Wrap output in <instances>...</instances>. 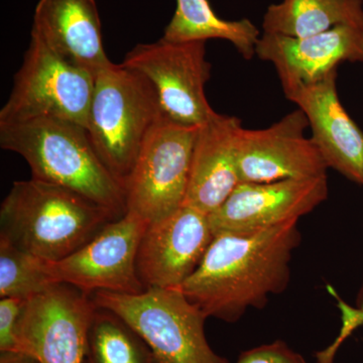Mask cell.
<instances>
[{
    "label": "cell",
    "mask_w": 363,
    "mask_h": 363,
    "mask_svg": "<svg viewBox=\"0 0 363 363\" xmlns=\"http://www.w3.org/2000/svg\"><path fill=\"white\" fill-rule=\"evenodd\" d=\"M301 109L264 130L241 128L238 143L240 183L304 180L327 176L328 166L311 138Z\"/></svg>",
    "instance_id": "cell-11"
},
{
    "label": "cell",
    "mask_w": 363,
    "mask_h": 363,
    "mask_svg": "<svg viewBox=\"0 0 363 363\" xmlns=\"http://www.w3.org/2000/svg\"><path fill=\"white\" fill-rule=\"evenodd\" d=\"M32 35L94 77L111 66L95 0H39Z\"/></svg>",
    "instance_id": "cell-17"
},
{
    "label": "cell",
    "mask_w": 363,
    "mask_h": 363,
    "mask_svg": "<svg viewBox=\"0 0 363 363\" xmlns=\"http://www.w3.org/2000/svg\"><path fill=\"white\" fill-rule=\"evenodd\" d=\"M298 220L250 233L215 234L201 264L179 290L207 318L235 323L288 288Z\"/></svg>",
    "instance_id": "cell-1"
},
{
    "label": "cell",
    "mask_w": 363,
    "mask_h": 363,
    "mask_svg": "<svg viewBox=\"0 0 363 363\" xmlns=\"http://www.w3.org/2000/svg\"><path fill=\"white\" fill-rule=\"evenodd\" d=\"M198 130L164 116L157 121L124 185L126 211L152 223L183 206Z\"/></svg>",
    "instance_id": "cell-7"
},
{
    "label": "cell",
    "mask_w": 363,
    "mask_h": 363,
    "mask_svg": "<svg viewBox=\"0 0 363 363\" xmlns=\"http://www.w3.org/2000/svg\"><path fill=\"white\" fill-rule=\"evenodd\" d=\"M328 176L304 180L240 183L209 215L214 234L250 233L311 213L328 198Z\"/></svg>",
    "instance_id": "cell-13"
},
{
    "label": "cell",
    "mask_w": 363,
    "mask_h": 363,
    "mask_svg": "<svg viewBox=\"0 0 363 363\" xmlns=\"http://www.w3.org/2000/svg\"><path fill=\"white\" fill-rule=\"evenodd\" d=\"M0 363H40L35 358L18 352V351H4L0 352Z\"/></svg>",
    "instance_id": "cell-25"
},
{
    "label": "cell",
    "mask_w": 363,
    "mask_h": 363,
    "mask_svg": "<svg viewBox=\"0 0 363 363\" xmlns=\"http://www.w3.org/2000/svg\"><path fill=\"white\" fill-rule=\"evenodd\" d=\"M92 298L97 308L114 313L140 334L156 363H228L208 342L207 317L179 289L99 291Z\"/></svg>",
    "instance_id": "cell-5"
},
{
    "label": "cell",
    "mask_w": 363,
    "mask_h": 363,
    "mask_svg": "<svg viewBox=\"0 0 363 363\" xmlns=\"http://www.w3.org/2000/svg\"><path fill=\"white\" fill-rule=\"evenodd\" d=\"M175 13L164 28L162 39L169 42L228 40L243 58L255 56L259 28L247 18L225 21L219 18L208 0H176Z\"/></svg>",
    "instance_id": "cell-19"
},
{
    "label": "cell",
    "mask_w": 363,
    "mask_h": 363,
    "mask_svg": "<svg viewBox=\"0 0 363 363\" xmlns=\"http://www.w3.org/2000/svg\"><path fill=\"white\" fill-rule=\"evenodd\" d=\"M337 70L284 88L286 97L307 117L313 143L329 169L363 186V133L348 116L337 93Z\"/></svg>",
    "instance_id": "cell-14"
},
{
    "label": "cell",
    "mask_w": 363,
    "mask_h": 363,
    "mask_svg": "<svg viewBox=\"0 0 363 363\" xmlns=\"http://www.w3.org/2000/svg\"><path fill=\"white\" fill-rule=\"evenodd\" d=\"M95 77L69 63L38 38H30L13 89L0 111V124L37 117L66 119L87 128Z\"/></svg>",
    "instance_id": "cell-6"
},
{
    "label": "cell",
    "mask_w": 363,
    "mask_h": 363,
    "mask_svg": "<svg viewBox=\"0 0 363 363\" xmlns=\"http://www.w3.org/2000/svg\"><path fill=\"white\" fill-rule=\"evenodd\" d=\"M236 363H307L284 341L257 346L241 353Z\"/></svg>",
    "instance_id": "cell-24"
},
{
    "label": "cell",
    "mask_w": 363,
    "mask_h": 363,
    "mask_svg": "<svg viewBox=\"0 0 363 363\" xmlns=\"http://www.w3.org/2000/svg\"><path fill=\"white\" fill-rule=\"evenodd\" d=\"M255 55L274 66L283 89L305 84L337 70L343 62H363V28L339 26L306 38L264 33Z\"/></svg>",
    "instance_id": "cell-15"
},
{
    "label": "cell",
    "mask_w": 363,
    "mask_h": 363,
    "mask_svg": "<svg viewBox=\"0 0 363 363\" xmlns=\"http://www.w3.org/2000/svg\"><path fill=\"white\" fill-rule=\"evenodd\" d=\"M111 210L70 189L30 178L16 181L0 207V238L33 257L57 262L92 240Z\"/></svg>",
    "instance_id": "cell-3"
},
{
    "label": "cell",
    "mask_w": 363,
    "mask_h": 363,
    "mask_svg": "<svg viewBox=\"0 0 363 363\" xmlns=\"http://www.w3.org/2000/svg\"><path fill=\"white\" fill-rule=\"evenodd\" d=\"M149 224L135 212L126 211L68 257L45 260V272L55 284H66L88 296L99 291L142 293L145 286L138 277L136 259Z\"/></svg>",
    "instance_id": "cell-9"
},
{
    "label": "cell",
    "mask_w": 363,
    "mask_h": 363,
    "mask_svg": "<svg viewBox=\"0 0 363 363\" xmlns=\"http://www.w3.org/2000/svg\"><path fill=\"white\" fill-rule=\"evenodd\" d=\"M162 116L156 90L143 74L114 63L97 74L86 130L98 157L123 187Z\"/></svg>",
    "instance_id": "cell-4"
},
{
    "label": "cell",
    "mask_w": 363,
    "mask_h": 363,
    "mask_svg": "<svg viewBox=\"0 0 363 363\" xmlns=\"http://www.w3.org/2000/svg\"><path fill=\"white\" fill-rule=\"evenodd\" d=\"M97 306L92 296L55 284L26 300L14 351L40 363H84L88 331Z\"/></svg>",
    "instance_id": "cell-10"
},
{
    "label": "cell",
    "mask_w": 363,
    "mask_h": 363,
    "mask_svg": "<svg viewBox=\"0 0 363 363\" xmlns=\"http://www.w3.org/2000/svg\"><path fill=\"white\" fill-rule=\"evenodd\" d=\"M339 26L363 28L362 0H283L272 4L262 21L264 33L306 38Z\"/></svg>",
    "instance_id": "cell-18"
},
{
    "label": "cell",
    "mask_w": 363,
    "mask_h": 363,
    "mask_svg": "<svg viewBox=\"0 0 363 363\" xmlns=\"http://www.w3.org/2000/svg\"><path fill=\"white\" fill-rule=\"evenodd\" d=\"M45 260L0 238V298L28 300L55 285Z\"/></svg>",
    "instance_id": "cell-21"
},
{
    "label": "cell",
    "mask_w": 363,
    "mask_h": 363,
    "mask_svg": "<svg viewBox=\"0 0 363 363\" xmlns=\"http://www.w3.org/2000/svg\"><path fill=\"white\" fill-rule=\"evenodd\" d=\"M206 42L164 39L136 45L121 65L143 74L154 86L164 116L181 125L200 128L215 111L205 86L211 75Z\"/></svg>",
    "instance_id": "cell-8"
},
{
    "label": "cell",
    "mask_w": 363,
    "mask_h": 363,
    "mask_svg": "<svg viewBox=\"0 0 363 363\" xmlns=\"http://www.w3.org/2000/svg\"><path fill=\"white\" fill-rule=\"evenodd\" d=\"M0 147L23 157L32 178L70 189L116 218L126 213L124 187L98 157L84 126L51 116L0 124Z\"/></svg>",
    "instance_id": "cell-2"
},
{
    "label": "cell",
    "mask_w": 363,
    "mask_h": 363,
    "mask_svg": "<svg viewBox=\"0 0 363 363\" xmlns=\"http://www.w3.org/2000/svg\"><path fill=\"white\" fill-rule=\"evenodd\" d=\"M214 236L209 215L188 205L150 223L136 259L143 286L179 288L200 266Z\"/></svg>",
    "instance_id": "cell-12"
},
{
    "label": "cell",
    "mask_w": 363,
    "mask_h": 363,
    "mask_svg": "<svg viewBox=\"0 0 363 363\" xmlns=\"http://www.w3.org/2000/svg\"><path fill=\"white\" fill-rule=\"evenodd\" d=\"M84 363H156L145 341L108 310L97 308L88 331Z\"/></svg>",
    "instance_id": "cell-20"
},
{
    "label": "cell",
    "mask_w": 363,
    "mask_h": 363,
    "mask_svg": "<svg viewBox=\"0 0 363 363\" xmlns=\"http://www.w3.org/2000/svg\"><path fill=\"white\" fill-rule=\"evenodd\" d=\"M241 128L240 118L217 112L200 126L184 205L210 215L240 185L238 143Z\"/></svg>",
    "instance_id": "cell-16"
},
{
    "label": "cell",
    "mask_w": 363,
    "mask_h": 363,
    "mask_svg": "<svg viewBox=\"0 0 363 363\" xmlns=\"http://www.w3.org/2000/svg\"><path fill=\"white\" fill-rule=\"evenodd\" d=\"M26 302L21 298H0V352L14 351L16 330Z\"/></svg>",
    "instance_id": "cell-23"
},
{
    "label": "cell",
    "mask_w": 363,
    "mask_h": 363,
    "mask_svg": "<svg viewBox=\"0 0 363 363\" xmlns=\"http://www.w3.org/2000/svg\"><path fill=\"white\" fill-rule=\"evenodd\" d=\"M327 291L337 302L341 313V328L337 337L330 345L316 353L317 363H334L339 348L351 334L363 325V285L358 293L357 305L354 307L347 304L336 292L335 289L327 286Z\"/></svg>",
    "instance_id": "cell-22"
}]
</instances>
